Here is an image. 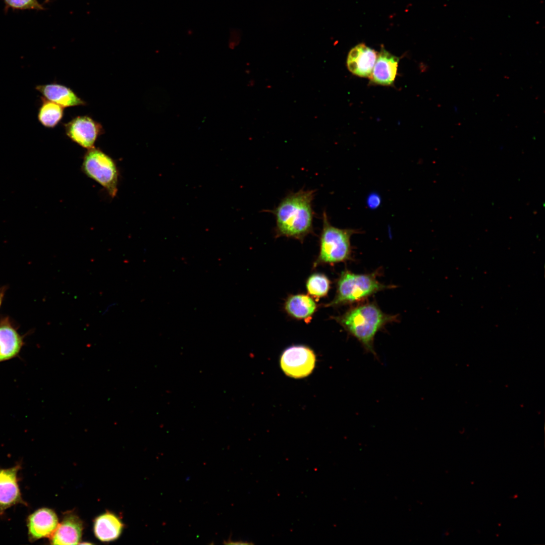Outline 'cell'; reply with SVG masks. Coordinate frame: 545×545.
I'll return each instance as SVG.
<instances>
[{
  "label": "cell",
  "mask_w": 545,
  "mask_h": 545,
  "mask_svg": "<svg viewBox=\"0 0 545 545\" xmlns=\"http://www.w3.org/2000/svg\"><path fill=\"white\" fill-rule=\"evenodd\" d=\"M315 192L301 189L290 192L276 207L267 210L275 217L276 238L285 237L303 243L308 235L314 233L312 202Z\"/></svg>",
  "instance_id": "1"
},
{
  "label": "cell",
  "mask_w": 545,
  "mask_h": 545,
  "mask_svg": "<svg viewBox=\"0 0 545 545\" xmlns=\"http://www.w3.org/2000/svg\"><path fill=\"white\" fill-rule=\"evenodd\" d=\"M397 315L384 312L374 302L362 303L331 318L354 337L365 350L376 355L374 341L376 334L388 323L398 321Z\"/></svg>",
  "instance_id": "2"
},
{
  "label": "cell",
  "mask_w": 545,
  "mask_h": 545,
  "mask_svg": "<svg viewBox=\"0 0 545 545\" xmlns=\"http://www.w3.org/2000/svg\"><path fill=\"white\" fill-rule=\"evenodd\" d=\"M378 271L358 274L344 270L337 280L335 297L324 306L336 308L362 302L378 292L395 288L379 282Z\"/></svg>",
  "instance_id": "3"
},
{
  "label": "cell",
  "mask_w": 545,
  "mask_h": 545,
  "mask_svg": "<svg viewBox=\"0 0 545 545\" xmlns=\"http://www.w3.org/2000/svg\"><path fill=\"white\" fill-rule=\"evenodd\" d=\"M322 229L319 238V252L313 262L312 268L319 265L335 264L351 260L352 236L359 232L352 229H340L333 226L324 211Z\"/></svg>",
  "instance_id": "4"
},
{
  "label": "cell",
  "mask_w": 545,
  "mask_h": 545,
  "mask_svg": "<svg viewBox=\"0 0 545 545\" xmlns=\"http://www.w3.org/2000/svg\"><path fill=\"white\" fill-rule=\"evenodd\" d=\"M81 169L87 176L102 186L112 197L116 195L119 173L111 157L95 147L87 149Z\"/></svg>",
  "instance_id": "5"
},
{
  "label": "cell",
  "mask_w": 545,
  "mask_h": 545,
  "mask_svg": "<svg viewBox=\"0 0 545 545\" xmlns=\"http://www.w3.org/2000/svg\"><path fill=\"white\" fill-rule=\"evenodd\" d=\"M314 352L304 345H294L286 348L282 354L280 364L288 376L300 378L309 375L315 364Z\"/></svg>",
  "instance_id": "6"
},
{
  "label": "cell",
  "mask_w": 545,
  "mask_h": 545,
  "mask_svg": "<svg viewBox=\"0 0 545 545\" xmlns=\"http://www.w3.org/2000/svg\"><path fill=\"white\" fill-rule=\"evenodd\" d=\"M67 136L81 147H94L98 137L104 132L102 125L87 116H77L64 124Z\"/></svg>",
  "instance_id": "7"
},
{
  "label": "cell",
  "mask_w": 545,
  "mask_h": 545,
  "mask_svg": "<svg viewBox=\"0 0 545 545\" xmlns=\"http://www.w3.org/2000/svg\"><path fill=\"white\" fill-rule=\"evenodd\" d=\"M21 468L19 463L9 468H0V515L17 504L27 506L22 498L18 483V473Z\"/></svg>",
  "instance_id": "8"
},
{
  "label": "cell",
  "mask_w": 545,
  "mask_h": 545,
  "mask_svg": "<svg viewBox=\"0 0 545 545\" xmlns=\"http://www.w3.org/2000/svg\"><path fill=\"white\" fill-rule=\"evenodd\" d=\"M28 538L30 541L51 537L58 525L56 513L47 508L38 509L30 514L26 520Z\"/></svg>",
  "instance_id": "9"
},
{
  "label": "cell",
  "mask_w": 545,
  "mask_h": 545,
  "mask_svg": "<svg viewBox=\"0 0 545 545\" xmlns=\"http://www.w3.org/2000/svg\"><path fill=\"white\" fill-rule=\"evenodd\" d=\"M24 338L8 317L0 319V362L19 356L24 345Z\"/></svg>",
  "instance_id": "10"
},
{
  "label": "cell",
  "mask_w": 545,
  "mask_h": 545,
  "mask_svg": "<svg viewBox=\"0 0 545 545\" xmlns=\"http://www.w3.org/2000/svg\"><path fill=\"white\" fill-rule=\"evenodd\" d=\"M377 56L373 49L364 43H360L349 52L347 59V68L355 75L369 77Z\"/></svg>",
  "instance_id": "11"
},
{
  "label": "cell",
  "mask_w": 545,
  "mask_h": 545,
  "mask_svg": "<svg viewBox=\"0 0 545 545\" xmlns=\"http://www.w3.org/2000/svg\"><path fill=\"white\" fill-rule=\"evenodd\" d=\"M318 308L315 300L304 293L289 295L283 305L284 310L288 316L305 323L311 322Z\"/></svg>",
  "instance_id": "12"
},
{
  "label": "cell",
  "mask_w": 545,
  "mask_h": 545,
  "mask_svg": "<svg viewBox=\"0 0 545 545\" xmlns=\"http://www.w3.org/2000/svg\"><path fill=\"white\" fill-rule=\"evenodd\" d=\"M399 59L385 48H382L369 76L370 81L375 84L389 86L395 81Z\"/></svg>",
  "instance_id": "13"
},
{
  "label": "cell",
  "mask_w": 545,
  "mask_h": 545,
  "mask_svg": "<svg viewBox=\"0 0 545 545\" xmlns=\"http://www.w3.org/2000/svg\"><path fill=\"white\" fill-rule=\"evenodd\" d=\"M36 89L45 99L63 107L84 105L86 102L71 88L57 83L38 85Z\"/></svg>",
  "instance_id": "14"
},
{
  "label": "cell",
  "mask_w": 545,
  "mask_h": 545,
  "mask_svg": "<svg viewBox=\"0 0 545 545\" xmlns=\"http://www.w3.org/2000/svg\"><path fill=\"white\" fill-rule=\"evenodd\" d=\"M83 529L82 523L76 515L71 514L64 517L51 535L53 544H76L79 542Z\"/></svg>",
  "instance_id": "15"
},
{
  "label": "cell",
  "mask_w": 545,
  "mask_h": 545,
  "mask_svg": "<svg viewBox=\"0 0 545 545\" xmlns=\"http://www.w3.org/2000/svg\"><path fill=\"white\" fill-rule=\"evenodd\" d=\"M123 529V524L114 514L106 513L98 516L94 526L96 537L102 541H109L117 539Z\"/></svg>",
  "instance_id": "16"
},
{
  "label": "cell",
  "mask_w": 545,
  "mask_h": 545,
  "mask_svg": "<svg viewBox=\"0 0 545 545\" xmlns=\"http://www.w3.org/2000/svg\"><path fill=\"white\" fill-rule=\"evenodd\" d=\"M331 281L324 274L314 272L308 277L305 282V287L310 296L316 301L326 297L331 288Z\"/></svg>",
  "instance_id": "17"
},
{
  "label": "cell",
  "mask_w": 545,
  "mask_h": 545,
  "mask_svg": "<svg viewBox=\"0 0 545 545\" xmlns=\"http://www.w3.org/2000/svg\"><path fill=\"white\" fill-rule=\"evenodd\" d=\"M42 101L38 113V121L46 128H54L63 118L64 107L44 97L42 98Z\"/></svg>",
  "instance_id": "18"
},
{
  "label": "cell",
  "mask_w": 545,
  "mask_h": 545,
  "mask_svg": "<svg viewBox=\"0 0 545 545\" xmlns=\"http://www.w3.org/2000/svg\"><path fill=\"white\" fill-rule=\"evenodd\" d=\"M7 8L16 10H36L44 9L37 0H4Z\"/></svg>",
  "instance_id": "19"
},
{
  "label": "cell",
  "mask_w": 545,
  "mask_h": 545,
  "mask_svg": "<svg viewBox=\"0 0 545 545\" xmlns=\"http://www.w3.org/2000/svg\"><path fill=\"white\" fill-rule=\"evenodd\" d=\"M368 203L371 207H375L379 204V200L378 197L376 195H371L369 197Z\"/></svg>",
  "instance_id": "20"
},
{
  "label": "cell",
  "mask_w": 545,
  "mask_h": 545,
  "mask_svg": "<svg viewBox=\"0 0 545 545\" xmlns=\"http://www.w3.org/2000/svg\"><path fill=\"white\" fill-rule=\"evenodd\" d=\"M6 291V287H3L0 288V307L3 302L4 296Z\"/></svg>",
  "instance_id": "21"
},
{
  "label": "cell",
  "mask_w": 545,
  "mask_h": 545,
  "mask_svg": "<svg viewBox=\"0 0 545 545\" xmlns=\"http://www.w3.org/2000/svg\"><path fill=\"white\" fill-rule=\"evenodd\" d=\"M116 304V303H113L110 304L108 306H107L106 309H104V310L103 311V312L102 313V315L105 314L107 311H109V310L111 308H112L113 306H115Z\"/></svg>",
  "instance_id": "22"
},
{
  "label": "cell",
  "mask_w": 545,
  "mask_h": 545,
  "mask_svg": "<svg viewBox=\"0 0 545 545\" xmlns=\"http://www.w3.org/2000/svg\"><path fill=\"white\" fill-rule=\"evenodd\" d=\"M49 1H50V0H45V2H46V3H47V2H48Z\"/></svg>",
  "instance_id": "23"
}]
</instances>
